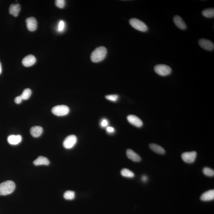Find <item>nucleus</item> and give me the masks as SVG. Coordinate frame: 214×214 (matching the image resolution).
Wrapping results in <instances>:
<instances>
[{"label": "nucleus", "instance_id": "18", "mask_svg": "<svg viewBox=\"0 0 214 214\" xmlns=\"http://www.w3.org/2000/svg\"><path fill=\"white\" fill-rule=\"evenodd\" d=\"M33 164L36 166L48 165L50 164V161L47 157L43 156H40L33 161Z\"/></svg>", "mask_w": 214, "mask_h": 214}, {"label": "nucleus", "instance_id": "2", "mask_svg": "<svg viewBox=\"0 0 214 214\" xmlns=\"http://www.w3.org/2000/svg\"><path fill=\"white\" fill-rule=\"evenodd\" d=\"M15 184L13 181H7L0 184V195H6L12 193L15 190Z\"/></svg>", "mask_w": 214, "mask_h": 214}, {"label": "nucleus", "instance_id": "16", "mask_svg": "<svg viewBox=\"0 0 214 214\" xmlns=\"http://www.w3.org/2000/svg\"><path fill=\"white\" fill-rule=\"evenodd\" d=\"M20 10V5L19 4L11 5L9 7V13L14 17H17L18 16Z\"/></svg>", "mask_w": 214, "mask_h": 214}, {"label": "nucleus", "instance_id": "20", "mask_svg": "<svg viewBox=\"0 0 214 214\" xmlns=\"http://www.w3.org/2000/svg\"><path fill=\"white\" fill-rule=\"evenodd\" d=\"M203 16L207 18H212L214 16V9L210 8L206 9L202 12Z\"/></svg>", "mask_w": 214, "mask_h": 214}, {"label": "nucleus", "instance_id": "11", "mask_svg": "<svg viewBox=\"0 0 214 214\" xmlns=\"http://www.w3.org/2000/svg\"><path fill=\"white\" fill-rule=\"evenodd\" d=\"M27 27L29 31H33L36 30L37 27V23L36 18L30 17L26 19Z\"/></svg>", "mask_w": 214, "mask_h": 214}, {"label": "nucleus", "instance_id": "26", "mask_svg": "<svg viewBox=\"0 0 214 214\" xmlns=\"http://www.w3.org/2000/svg\"><path fill=\"white\" fill-rule=\"evenodd\" d=\"M56 6L60 9H63L65 7L66 2L64 0H57L55 1Z\"/></svg>", "mask_w": 214, "mask_h": 214}, {"label": "nucleus", "instance_id": "19", "mask_svg": "<svg viewBox=\"0 0 214 214\" xmlns=\"http://www.w3.org/2000/svg\"><path fill=\"white\" fill-rule=\"evenodd\" d=\"M150 147L154 152L160 154H164L165 151L163 147L155 143H152L150 145Z\"/></svg>", "mask_w": 214, "mask_h": 214}, {"label": "nucleus", "instance_id": "28", "mask_svg": "<svg viewBox=\"0 0 214 214\" xmlns=\"http://www.w3.org/2000/svg\"><path fill=\"white\" fill-rule=\"evenodd\" d=\"M23 99L21 96H17L15 99V102L17 104H20L22 102V101L23 100Z\"/></svg>", "mask_w": 214, "mask_h": 214}, {"label": "nucleus", "instance_id": "17", "mask_svg": "<svg viewBox=\"0 0 214 214\" xmlns=\"http://www.w3.org/2000/svg\"><path fill=\"white\" fill-rule=\"evenodd\" d=\"M43 132V129L40 126H34L31 128L30 133L34 137H39L41 136Z\"/></svg>", "mask_w": 214, "mask_h": 214}, {"label": "nucleus", "instance_id": "4", "mask_svg": "<svg viewBox=\"0 0 214 214\" xmlns=\"http://www.w3.org/2000/svg\"><path fill=\"white\" fill-rule=\"evenodd\" d=\"M154 71L158 75L165 76L170 75L171 73L172 69L167 65L158 64L155 66Z\"/></svg>", "mask_w": 214, "mask_h": 214}, {"label": "nucleus", "instance_id": "10", "mask_svg": "<svg viewBox=\"0 0 214 214\" xmlns=\"http://www.w3.org/2000/svg\"><path fill=\"white\" fill-rule=\"evenodd\" d=\"M36 62V57L32 55H29L23 58L22 63L25 67H29L32 66Z\"/></svg>", "mask_w": 214, "mask_h": 214}, {"label": "nucleus", "instance_id": "30", "mask_svg": "<svg viewBox=\"0 0 214 214\" xmlns=\"http://www.w3.org/2000/svg\"><path fill=\"white\" fill-rule=\"evenodd\" d=\"M107 131L109 133H113L114 132V129L113 128L111 127V126H108L107 128Z\"/></svg>", "mask_w": 214, "mask_h": 214}, {"label": "nucleus", "instance_id": "29", "mask_svg": "<svg viewBox=\"0 0 214 214\" xmlns=\"http://www.w3.org/2000/svg\"><path fill=\"white\" fill-rule=\"evenodd\" d=\"M101 124L103 127H105L108 125V121L106 119H103L102 121Z\"/></svg>", "mask_w": 214, "mask_h": 214}, {"label": "nucleus", "instance_id": "14", "mask_svg": "<svg viewBox=\"0 0 214 214\" xmlns=\"http://www.w3.org/2000/svg\"><path fill=\"white\" fill-rule=\"evenodd\" d=\"M22 137L20 135H11L8 137L7 140L9 143L16 145L19 144L22 141Z\"/></svg>", "mask_w": 214, "mask_h": 214}, {"label": "nucleus", "instance_id": "3", "mask_svg": "<svg viewBox=\"0 0 214 214\" xmlns=\"http://www.w3.org/2000/svg\"><path fill=\"white\" fill-rule=\"evenodd\" d=\"M129 23L132 27L137 30L142 32H146L148 30V27L147 25L136 18H132L129 21Z\"/></svg>", "mask_w": 214, "mask_h": 214}, {"label": "nucleus", "instance_id": "12", "mask_svg": "<svg viewBox=\"0 0 214 214\" xmlns=\"http://www.w3.org/2000/svg\"><path fill=\"white\" fill-rule=\"evenodd\" d=\"M126 156L129 159L134 162H140L141 160V158L139 155L134 152L132 150L128 149L126 151Z\"/></svg>", "mask_w": 214, "mask_h": 214}, {"label": "nucleus", "instance_id": "1", "mask_svg": "<svg viewBox=\"0 0 214 214\" xmlns=\"http://www.w3.org/2000/svg\"><path fill=\"white\" fill-rule=\"evenodd\" d=\"M107 50L104 47L96 48L91 54V58L92 62L97 63L102 61L106 57Z\"/></svg>", "mask_w": 214, "mask_h": 214}, {"label": "nucleus", "instance_id": "6", "mask_svg": "<svg viewBox=\"0 0 214 214\" xmlns=\"http://www.w3.org/2000/svg\"><path fill=\"white\" fill-rule=\"evenodd\" d=\"M77 142V138L75 135H70L65 138L63 142V146L66 149L73 148Z\"/></svg>", "mask_w": 214, "mask_h": 214}, {"label": "nucleus", "instance_id": "25", "mask_svg": "<svg viewBox=\"0 0 214 214\" xmlns=\"http://www.w3.org/2000/svg\"><path fill=\"white\" fill-rule=\"evenodd\" d=\"M203 173L208 177H212L214 175L213 170L208 167H205L203 169Z\"/></svg>", "mask_w": 214, "mask_h": 214}, {"label": "nucleus", "instance_id": "9", "mask_svg": "<svg viewBox=\"0 0 214 214\" xmlns=\"http://www.w3.org/2000/svg\"><path fill=\"white\" fill-rule=\"evenodd\" d=\"M127 119L129 123L137 127H140L143 126V121L137 116L130 115L127 116Z\"/></svg>", "mask_w": 214, "mask_h": 214}, {"label": "nucleus", "instance_id": "8", "mask_svg": "<svg viewBox=\"0 0 214 214\" xmlns=\"http://www.w3.org/2000/svg\"><path fill=\"white\" fill-rule=\"evenodd\" d=\"M201 47L206 50L212 51L214 49V45L211 40L205 39H201L198 41Z\"/></svg>", "mask_w": 214, "mask_h": 214}, {"label": "nucleus", "instance_id": "13", "mask_svg": "<svg viewBox=\"0 0 214 214\" xmlns=\"http://www.w3.org/2000/svg\"><path fill=\"white\" fill-rule=\"evenodd\" d=\"M173 21L176 26L180 29L185 30L186 28V23L182 18L179 16H175L173 18Z\"/></svg>", "mask_w": 214, "mask_h": 214}, {"label": "nucleus", "instance_id": "24", "mask_svg": "<svg viewBox=\"0 0 214 214\" xmlns=\"http://www.w3.org/2000/svg\"><path fill=\"white\" fill-rule=\"evenodd\" d=\"M66 28V23L63 20H60L59 22L57 30L58 32L62 33L65 30Z\"/></svg>", "mask_w": 214, "mask_h": 214}, {"label": "nucleus", "instance_id": "7", "mask_svg": "<svg viewBox=\"0 0 214 214\" xmlns=\"http://www.w3.org/2000/svg\"><path fill=\"white\" fill-rule=\"evenodd\" d=\"M196 157L197 153L195 151L185 152L181 156L183 161L188 164L194 163L196 159Z\"/></svg>", "mask_w": 214, "mask_h": 214}, {"label": "nucleus", "instance_id": "23", "mask_svg": "<svg viewBox=\"0 0 214 214\" xmlns=\"http://www.w3.org/2000/svg\"><path fill=\"white\" fill-rule=\"evenodd\" d=\"M31 90L29 88H26L23 91L22 93L20 95L23 100H26L29 98L31 96Z\"/></svg>", "mask_w": 214, "mask_h": 214}, {"label": "nucleus", "instance_id": "32", "mask_svg": "<svg viewBox=\"0 0 214 214\" xmlns=\"http://www.w3.org/2000/svg\"><path fill=\"white\" fill-rule=\"evenodd\" d=\"M1 72H2V66H1V62H0V74H1Z\"/></svg>", "mask_w": 214, "mask_h": 214}, {"label": "nucleus", "instance_id": "15", "mask_svg": "<svg viewBox=\"0 0 214 214\" xmlns=\"http://www.w3.org/2000/svg\"><path fill=\"white\" fill-rule=\"evenodd\" d=\"M201 199L202 201L207 202L213 200L214 199V190H211L205 192L202 194L201 196Z\"/></svg>", "mask_w": 214, "mask_h": 214}, {"label": "nucleus", "instance_id": "21", "mask_svg": "<svg viewBox=\"0 0 214 214\" xmlns=\"http://www.w3.org/2000/svg\"><path fill=\"white\" fill-rule=\"evenodd\" d=\"M121 174L126 178H132L134 177V174L132 171L127 169H123L121 170Z\"/></svg>", "mask_w": 214, "mask_h": 214}, {"label": "nucleus", "instance_id": "31", "mask_svg": "<svg viewBox=\"0 0 214 214\" xmlns=\"http://www.w3.org/2000/svg\"><path fill=\"white\" fill-rule=\"evenodd\" d=\"M142 181H143V182H146L147 181L148 178H147V176H146V175H143L142 177Z\"/></svg>", "mask_w": 214, "mask_h": 214}, {"label": "nucleus", "instance_id": "27", "mask_svg": "<svg viewBox=\"0 0 214 214\" xmlns=\"http://www.w3.org/2000/svg\"><path fill=\"white\" fill-rule=\"evenodd\" d=\"M105 98L108 100L112 102H116L118 100L119 96L118 95H107L105 96Z\"/></svg>", "mask_w": 214, "mask_h": 214}, {"label": "nucleus", "instance_id": "5", "mask_svg": "<svg viewBox=\"0 0 214 214\" xmlns=\"http://www.w3.org/2000/svg\"><path fill=\"white\" fill-rule=\"evenodd\" d=\"M52 112L55 115L63 116L68 114L70 109L66 105H58L52 108Z\"/></svg>", "mask_w": 214, "mask_h": 214}, {"label": "nucleus", "instance_id": "22", "mask_svg": "<svg viewBox=\"0 0 214 214\" xmlns=\"http://www.w3.org/2000/svg\"><path fill=\"white\" fill-rule=\"evenodd\" d=\"M64 197L67 200H72L75 198V192L70 190L66 191L64 194Z\"/></svg>", "mask_w": 214, "mask_h": 214}]
</instances>
